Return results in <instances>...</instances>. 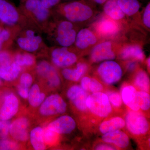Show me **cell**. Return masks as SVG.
Segmentation results:
<instances>
[{
    "label": "cell",
    "instance_id": "1",
    "mask_svg": "<svg viewBox=\"0 0 150 150\" xmlns=\"http://www.w3.org/2000/svg\"><path fill=\"white\" fill-rule=\"evenodd\" d=\"M18 8L28 21L41 32H45L51 21L52 9L46 7L40 0H26Z\"/></svg>",
    "mask_w": 150,
    "mask_h": 150
},
{
    "label": "cell",
    "instance_id": "2",
    "mask_svg": "<svg viewBox=\"0 0 150 150\" xmlns=\"http://www.w3.org/2000/svg\"><path fill=\"white\" fill-rule=\"evenodd\" d=\"M41 31L33 25L21 28L17 33L14 40L21 50L28 53H35L48 47L43 41Z\"/></svg>",
    "mask_w": 150,
    "mask_h": 150
},
{
    "label": "cell",
    "instance_id": "3",
    "mask_svg": "<svg viewBox=\"0 0 150 150\" xmlns=\"http://www.w3.org/2000/svg\"><path fill=\"white\" fill-rule=\"evenodd\" d=\"M54 8L64 14L67 20L72 23L85 21L90 18L93 13L91 8L83 1H71L59 4Z\"/></svg>",
    "mask_w": 150,
    "mask_h": 150
},
{
    "label": "cell",
    "instance_id": "4",
    "mask_svg": "<svg viewBox=\"0 0 150 150\" xmlns=\"http://www.w3.org/2000/svg\"><path fill=\"white\" fill-rule=\"evenodd\" d=\"M51 23L56 29L49 24L43 33L47 31H54V33H46L47 37L54 35L56 42L61 47H69L75 43L77 34L72 23L68 20L64 21L58 23L56 27L52 23V21Z\"/></svg>",
    "mask_w": 150,
    "mask_h": 150
},
{
    "label": "cell",
    "instance_id": "5",
    "mask_svg": "<svg viewBox=\"0 0 150 150\" xmlns=\"http://www.w3.org/2000/svg\"><path fill=\"white\" fill-rule=\"evenodd\" d=\"M0 22L7 26L23 28L32 24L8 0H0Z\"/></svg>",
    "mask_w": 150,
    "mask_h": 150
},
{
    "label": "cell",
    "instance_id": "6",
    "mask_svg": "<svg viewBox=\"0 0 150 150\" xmlns=\"http://www.w3.org/2000/svg\"><path fill=\"white\" fill-rule=\"evenodd\" d=\"M86 105L94 115L100 117H107L112 111L111 104L107 95L99 92L88 96Z\"/></svg>",
    "mask_w": 150,
    "mask_h": 150
},
{
    "label": "cell",
    "instance_id": "7",
    "mask_svg": "<svg viewBox=\"0 0 150 150\" xmlns=\"http://www.w3.org/2000/svg\"><path fill=\"white\" fill-rule=\"evenodd\" d=\"M67 104L58 94H53L45 98L40 105L39 112L44 116L63 114L67 110Z\"/></svg>",
    "mask_w": 150,
    "mask_h": 150
},
{
    "label": "cell",
    "instance_id": "8",
    "mask_svg": "<svg viewBox=\"0 0 150 150\" xmlns=\"http://www.w3.org/2000/svg\"><path fill=\"white\" fill-rule=\"evenodd\" d=\"M98 72L103 81L108 84L112 85L120 80L122 71L118 63L109 60L100 64Z\"/></svg>",
    "mask_w": 150,
    "mask_h": 150
},
{
    "label": "cell",
    "instance_id": "9",
    "mask_svg": "<svg viewBox=\"0 0 150 150\" xmlns=\"http://www.w3.org/2000/svg\"><path fill=\"white\" fill-rule=\"evenodd\" d=\"M125 123L129 131L134 135H143L149 131V124L146 118L137 111L128 112Z\"/></svg>",
    "mask_w": 150,
    "mask_h": 150
},
{
    "label": "cell",
    "instance_id": "10",
    "mask_svg": "<svg viewBox=\"0 0 150 150\" xmlns=\"http://www.w3.org/2000/svg\"><path fill=\"white\" fill-rule=\"evenodd\" d=\"M51 60L54 64L60 68H66L76 62V54L68 50V47L54 48L51 52Z\"/></svg>",
    "mask_w": 150,
    "mask_h": 150
},
{
    "label": "cell",
    "instance_id": "11",
    "mask_svg": "<svg viewBox=\"0 0 150 150\" xmlns=\"http://www.w3.org/2000/svg\"><path fill=\"white\" fill-rule=\"evenodd\" d=\"M36 71L38 75L46 79L51 87H56L60 85V77L55 68L49 62L45 60L38 62L36 65Z\"/></svg>",
    "mask_w": 150,
    "mask_h": 150
},
{
    "label": "cell",
    "instance_id": "12",
    "mask_svg": "<svg viewBox=\"0 0 150 150\" xmlns=\"http://www.w3.org/2000/svg\"><path fill=\"white\" fill-rule=\"evenodd\" d=\"M76 127L74 119L69 115H63L48 124L47 128L56 134H69L72 132Z\"/></svg>",
    "mask_w": 150,
    "mask_h": 150
},
{
    "label": "cell",
    "instance_id": "13",
    "mask_svg": "<svg viewBox=\"0 0 150 150\" xmlns=\"http://www.w3.org/2000/svg\"><path fill=\"white\" fill-rule=\"evenodd\" d=\"M19 101L13 93L7 95L0 108V120H9L16 114L18 110Z\"/></svg>",
    "mask_w": 150,
    "mask_h": 150
},
{
    "label": "cell",
    "instance_id": "14",
    "mask_svg": "<svg viewBox=\"0 0 150 150\" xmlns=\"http://www.w3.org/2000/svg\"><path fill=\"white\" fill-rule=\"evenodd\" d=\"M28 121L27 118H18L11 123L9 133L15 140L19 142H26L29 139L28 131Z\"/></svg>",
    "mask_w": 150,
    "mask_h": 150
},
{
    "label": "cell",
    "instance_id": "15",
    "mask_svg": "<svg viewBox=\"0 0 150 150\" xmlns=\"http://www.w3.org/2000/svg\"><path fill=\"white\" fill-rule=\"evenodd\" d=\"M67 96L75 107L79 110L85 111L87 110L86 100L88 95L81 87L77 85L71 87L67 91Z\"/></svg>",
    "mask_w": 150,
    "mask_h": 150
},
{
    "label": "cell",
    "instance_id": "16",
    "mask_svg": "<svg viewBox=\"0 0 150 150\" xmlns=\"http://www.w3.org/2000/svg\"><path fill=\"white\" fill-rule=\"evenodd\" d=\"M91 57L92 61L95 62L115 59L111 43L105 42L97 45L92 51Z\"/></svg>",
    "mask_w": 150,
    "mask_h": 150
},
{
    "label": "cell",
    "instance_id": "17",
    "mask_svg": "<svg viewBox=\"0 0 150 150\" xmlns=\"http://www.w3.org/2000/svg\"><path fill=\"white\" fill-rule=\"evenodd\" d=\"M21 28L19 26H5L0 33V51L10 48Z\"/></svg>",
    "mask_w": 150,
    "mask_h": 150
},
{
    "label": "cell",
    "instance_id": "18",
    "mask_svg": "<svg viewBox=\"0 0 150 150\" xmlns=\"http://www.w3.org/2000/svg\"><path fill=\"white\" fill-rule=\"evenodd\" d=\"M102 140L106 143H111L121 148H125L129 146V139L127 134L119 130L104 134Z\"/></svg>",
    "mask_w": 150,
    "mask_h": 150
},
{
    "label": "cell",
    "instance_id": "19",
    "mask_svg": "<svg viewBox=\"0 0 150 150\" xmlns=\"http://www.w3.org/2000/svg\"><path fill=\"white\" fill-rule=\"evenodd\" d=\"M137 91L133 86H127L122 89L121 98L122 101L131 110L138 111L140 109L137 103Z\"/></svg>",
    "mask_w": 150,
    "mask_h": 150
},
{
    "label": "cell",
    "instance_id": "20",
    "mask_svg": "<svg viewBox=\"0 0 150 150\" xmlns=\"http://www.w3.org/2000/svg\"><path fill=\"white\" fill-rule=\"evenodd\" d=\"M96 36L89 30L85 28L80 30L76 35L75 43L79 49H83L96 43Z\"/></svg>",
    "mask_w": 150,
    "mask_h": 150
},
{
    "label": "cell",
    "instance_id": "21",
    "mask_svg": "<svg viewBox=\"0 0 150 150\" xmlns=\"http://www.w3.org/2000/svg\"><path fill=\"white\" fill-rule=\"evenodd\" d=\"M21 67L13 62L6 67H0V78L7 81H11L18 77Z\"/></svg>",
    "mask_w": 150,
    "mask_h": 150
},
{
    "label": "cell",
    "instance_id": "22",
    "mask_svg": "<svg viewBox=\"0 0 150 150\" xmlns=\"http://www.w3.org/2000/svg\"><path fill=\"white\" fill-rule=\"evenodd\" d=\"M43 129L37 127L31 130L29 137L30 143L33 149L35 150L46 149V143L43 137Z\"/></svg>",
    "mask_w": 150,
    "mask_h": 150
},
{
    "label": "cell",
    "instance_id": "23",
    "mask_svg": "<svg viewBox=\"0 0 150 150\" xmlns=\"http://www.w3.org/2000/svg\"><path fill=\"white\" fill-rule=\"evenodd\" d=\"M105 13L110 18L118 20L123 18L125 14L118 6L117 0H107L104 5Z\"/></svg>",
    "mask_w": 150,
    "mask_h": 150
},
{
    "label": "cell",
    "instance_id": "24",
    "mask_svg": "<svg viewBox=\"0 0 150 150\" xmlns=\"http://www.w3.org/2000/svg\"><path fill=\"white\" fill-rule=\"evenodd\" d=\"M126 125L125 121L121 117H115L103 122L99 127L100 131L104 134L119 130Z\"/></svg>",
    "mask_w": 150,
    "mask_h": 150
},
{
    "label": "cell",
    "instance_id": "25",
    "mask_svg": "<svg viewBox=\"0 0 150 150\" xmlns=\"http://www.w3.org/2000/svg\"><path fill=\"white\" fill-rule=\"evenodd\" d=\"M87 67L85 64L80 63L74 69H64L62 71L63 76L67 80L77 81L85 73Z\"/></svg>",
    "mask_w": 150,
    "mask_h": 150
},
{
    "label": "cell",
    "instance_id": "26",
    "mask_svg": "<svg viewBox=\"0 0 150 150\" xmlns=\"http://www.w3.org/2000/svg\"><path fill=\"white\" fill-rule=\"evenodd\" d=\"M97 30L101 35L109 36L118 32V27L115 21L110 19H104L98 24Z\"/></svg>",
    "mask_w": 150,
    "mask_h": 150
},
{
    "label": "cell",
    "instance_id": "27",
    "mask_svg": "<svg viewBox=\"0 0 150 150\" xmlns=\"http://www.w3.org/2000/svg\"><path fill=\"white\" fill-rule=\"evenodd\" d=\"M46 98L45 94L40 92L38 85L34 84L29 90L28 97L29 104L33 107L40 106Z\"/></svg>",
    "mask_w": 150,
    "mask_h": 150
},
{
    "label": "cell",
    "instance_id": "28",
    "mask_svg": "<svg viewBox=\"0 0 150 150\" xmlns=\"http://www.w3.org/2000/svg\"><path fill=\"white\" fill-rule=\"evenodd\" d=\"M117 3L124 14L129 16L137 13L140 8L138 0H117Z\"/></svg>",
    "mask_w": 150,
    "mask_h": 150
},
{
    "label": "cell",
    "instance_id": "29",
    "mask_svg": "<svg viewBox=\"0 0 150 150\" xmlns=\"http://www.w3.org/2000/svg\"><path fill=\"white\" fill-rule=\"evenodd\" d=\"M122 59H134L142 61L144 59V53L142 48L138 46H130L123 49L121 54Z\"/></svg>",
    "mask_w": 150,
    "mask_h": 150
},
{
    "label": "cell",
    "instance_id": "30",
    "mask_svg": "<svg viewBox=\"0 0 150 150\" xmlns=\"http://www.w3.org/2000/svg\"><path fill=\"white\" fill-rule=\"evenodd\" d=\"M17 52L14 54L13 61L21 67H31L35 64V58L31 53L25 52Z\"/></svg>",
    "mask_w": 150,
    "mask_h": 150
},
{
    "label": "cell",
    "instance_id": "31",
    "mask_svg": "<svg viewBox=\"0 0 150 150\" xmlns=\"http://www.w3.org/2000/svg\"><path fill=\"white\" fill-rule=\"evenodd\" d=\"M81 87L86 91L91 93L102 91L103 86L99 82L93 78L85 77L81 81Z\"/></svg>",
    "mask_w": 150,
    "mask_h": 150
},
{
    "label": "cell",
    "instance_id": "32",
    "mask_svg": "<svg viewBox=\"0 0 150 150\" xmlns=\"http://www.w3.org/2000/svg\"><path fill=\"white\" fill-rule=\"evenodd\" d=\"M135 86L142 91L148 92L150 88V80L149 76L145 71H140L135 77Z\"/></svg>",
    "mask_w": 150,
    "mask_h": 150
},
{
    "label": "cell",
    "instance_id": "33",
    "mask_svg": "<svg viewBox=\"0 0 150 150\" xmlns=\"http://www.w3.org/2000/svg\"><path fill=\"white\" fill-rule=\"evenodd\" d=\"M137 103L140 109L144 110H149L150 107V95L146 92L137 91Z\"/></svg>",
    "mask_w": 150,
    "mask_h": 150
},
{
    "label": "cell",
    "instance_id": "34",
    "mask_svg": "<svg viewBox=\"0 0 150 150\" xmlns=\"http://www.w3.org/2000/svg\"><path fill=\"white\" fill-rule=\"evenodd\" d=\"M13 53L9 49L0 51V67H6L13 62Z\"/></svg>",
    "mask_w": 150,
    "mask_h": 150
},
{
    "label": "cell",
    "instance_id": "35",
    "mask_svg": "<svg viewBox=\"0 0 150 150\" xmlns=\"http://www.w3.org/2000/svg\"><path fill=\"white\" fill-rule=\"evenodd\" d=\"M57 134L54 131L46 127L43 129V137L44 142L47 144H51L54 143L57 139Z\"/></svg>",
    "mask_w": 150,
    "mask_h": 150
},
{
    "label": "cell",
    "instance_id": "36",
    "mask_svg": "<svg viewBox=\"0 0 150 150\" xmlns=\"http://www.w3.org/2000/svg\"><path fill=\"white\" fill-rule=\"evenodd\" d=\"M18 149V144L16 142L6 139H0V150H17Z\"/></svg>",
    "mask_w": 150,
    "mask_h": 150
},
{
    "label": "cell",
    "instance_id": "37",
    "mask_svg": "<svg viewBox=\"0 0 150 150\" xmlns=\"http://www.w3.org/2000/svg\"><path fill=\"white\" fill-rule=\"evenodd\" d=\"M109 101L113 106L120 107L122 103V98L121 95L117 92H112L108 95Z\"/></svg>",
    "mask_w": 150,
    "mask_h": 150
},
{
    "label": "cell",
    "instance_id": "38",
    "mask_svg": "<svg viewBox=\"0 0 150 150\" xmlns=\"http://www.w3.org/2000/svg\"><path fill=\"white\" fill-rule=\"evenodd\" d=\"M11 122L9 120H0V138L6 139L9 133Z\"/></svg>",
    "mask_w": 150,
    "mask_h": 150
},
{
    "label": "cell",
    "instance_id": "39",
    "mask_svg": "<svg viewBox=\"0 0 150 150\" xmlns=\"http://www.w3.org/2000/svg\"><path fill=\"white\" fill-rule=\"evenodd\" d=\"M33 77L32 75L29 73L25 72L23 73L20 78V84L19 85L29 88L32 85Z\"/></svg>",
    "mask_w": 150,
    "mask_h": 150
},
{
    "label": "cell",
    "instance_id": "40",
    "mask_svg": "<svg viewBox=\"0 0 150 150\" xmlns=\"http://www.w3.org/2000/svg\"><path fill=\"white\" fill-rule=\"evenodd\" d=\"M143 21L147 27L150 28V4L149 2L145 8L143 15Z\"/></svg>",
    "mask_w": 150,
    "mask_h": 150
},
{
    "label": "cell",
    "instance_id": "41",
    "mask_svg": "<svg viewBox=\"0 0 150 150\" xmlns=\"http://www.w3.org/2000/svg\"><path fill=\"white\" fill-rule=\"evenodd\" d=\"M40 1L46 7L49 9H53L56 6L60 4L61 0H40Z\"/></svg>",
    "mask_w": 150,
    "mask_h": 150
},
{
    "label": "cell",
    "instance_id": "42",
    "mask_svg": "<svg viewBox=\"0 0 150 150\" xmlns=\"http://www.w3.org/2000/svg\"><path fill=\"white\" fill-rule=\"evenodd\" d=\"M29 88H25L19 85L18 86V93L20 96L24 98H28L29 93Z\"/></svg>",
    "mask_w": 150,
    "mask_h": 150
},
{
    "label": "cell",
    "instance_id": "43",
    "mask_svg": "<svg viewBox=\"0 0 150 150\" xmlns=\"http://www.w3.org/2000/svg\"><path fill=\"white\" fill-rule=\"evenodd\" d=\"M96 150H115V148L112 146L107 144H101L98 145L96 148Z\"/></svg>",
    "mask_w": 150,
    "mask_h": 150
},
{
    "label": "cell",
    "instance_id": "44",
    "mask_svg": "<svg viewBox=\"0 0 150 150\" xmlns=\"http://www.w3.org/2000/svg\"><path fill=\"white\" fill-rule=\"evenodd\" d=\"M91 1L98 4H103L106 2L107 0H91Z\"/></svg>",
    "mask_w": 150,
    "mask_h": 150
},
{
    "label": "cell",
    "instance_id": "45",
    "mask_svg": "<svg viewBox=\"0 0 150 150\" xmlns=\"http://www.w3.org/2000/svg\"><path fill=\"white\" fill-rule=\"evenodd\" d=\"M135 64L134 63H131V64H130L129 65V68L130 69L132 70L133 69H134V67H135Z\"/></svg>",
    "mask_w": 150,
    "mask_h": 150
},
{
    "label": "cell",
    "instance_id": "46",
    "mask_svg": "<svg viewBox=\"0 0 150 150\" xmlns=\"http://www.w3.org/2000/svg\"><path fill=\"white\" fill-rule=\"evenodd\" d=\"M5 26V25H4L1 22H0V33H1V31H2V30L4 29Z\"/></svg>",
    "mask_w": 150,
    "mask_h": 150
},
{
    "label": "cell",
    "instance_id": "47",
    "mask_svg": "<svg viewBox=\"0 0 150 150\" xmlns=\"http://www.w3.org/2000/svg\"><path fill=\"white\" fill-rule=\"evenodd\" d=\"M150 58H149L147 60V64L148 66V67H149V68H150Z\"/></svg>",
    "mask_w": 150,
    "mask_h": 150
},
{
    "label": "cell",
    "instance_id": "48",
    "mask_svg": "<svg viewBox=\"0 0 150 150\" xmlns=\"http://www.w3.org/2000/svg\"><path fill=\"white\" fill-rule=\"evenodd\" d=\"M19 1L20 2V4H21V3L24 2L26 0H19Z\"/></svg>",
    "mask_w": 150,
    "mask_h": 150
},
{
    "label": "cell",
    "instance_id": "49",
    "mask_svg": "<svg viewBox=\"0 0 150 150\" xmlns=\"http://www.w3.org/2000/svg\"><path fill=\"white\" fill-rule=\"evenodd\" d=\"M1 84V79L0 78V85Z\"/></svg>",
    "mask_w": 150,
    "mask_h": 150
},
{
    "label": "cell",
    "instance_id": "50",
    "mask_svg": "<svg viewBox=\"0 0 150 150\" xmlns=\"http://www.w3.org/2000/svg\"><path fill=\"white\" fill-rule=\"evenodd\" d=\"M67 1H74V0H67Z\"/></svg>",
    "mask_w": 150,
    "mask_h": 150
}]
</instances>
